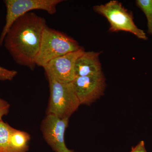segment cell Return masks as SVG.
I'll use <instances>...</instances> for the list:
<instances>
[{"label": "cell", "mask_w": 152, "mask_h": 152, "mask_svg": "<svg viewBox=\"0 0 152 152\" xmlns=\"http://www.w3.org/2000/svg\"><path fill=\"white\" fill-rule=\"evenodd\" d=\"M47 27L45 19L32 12L23 15L14 22L4 43L17 64L34 69Z\"/></svg>", "instance_id": "obj_1"}, {"label": "cell", "mask_w": 152, "mask_h": 152, "mask_svg": "<svg viewBox=\"0 0 152 152\" xmlns=\"http://www.w3.org/2000/svg\"><path fill=\"white\" fill-rule=\"evenodd\" d=\"M93 9L108 21L110 24L109 31L110 32L124 31L132 33L140 39H148L145 32L139 28L134 23L132 12L125 8L118 1L112 0L105 4L95 6Z\"/></svg>", "instance_id": "obj_3"}, {"label": "cell", "mask_w": 152, "mask_h": 152, "mask_svg": "<svg viewBox=\"0 0 152 152\" xmlns=\"http://www.w3.org/2000/svg\"><path fill=\"white\" fill-rule=\"evenodd\" d=\"M63 0H5L6 22L0 35V47L14 22L21 16L34 10H42L50 15L56 12L57 6Z\"/></svg>", "instance_id": "obj_5"}, {"label": "cell", "mask_w": 152, "mask_h": 152, "mask_svg": "<svg viewBox=\"0 0 152 152\" xmlns=\"http://www.w3.org/2000/svg\"><path fill=\"white\" fill-rule=\"evenodd\" d=\"M80 104H89L103 94L105 80L103 74L76 77L72 82Z\"/></svg>", "instance_id": "obj_8"}, {"label": "cell", "mask_w": 152, "mask_h": 152, "mask_svg": "<svg viewBox=\"0 0 152 152\" xmlns=\"http://www.w3.org/2000/svg\"><path fill=\"white\" fill-rule=\"evenodd\" d=\"M136 5L145 14L147 20V32L152 36V0H137Z\"/></svg>", "instance_id": "obj_12"}, {"label": "cell", "mask_w": 152, "mask_h": 152, "mask_svg": "<svg viewBox=\"0 0 152 152\" xmlns=\"http://www.w3.org/2000/svg\"><path fill=\"white\" fill-rule=\"evenodd\" d=\"M10 107V104L0 98V121H2V117L9 113Z\"/></svg>", "instance_id": "obj_14"}, {"label": "cell", "mask_w": 152, "mask_h": 152, "mask_svg": "<svg viewBox=\"0 0 152 152\" xmlns=\"http://www.w3.org/2000/svg\"><path fill=\"white\" fill-rule=\"evenodd\" d=\"M130 152H147L143 141H141L135 147H133Z\"/></svg>", "instance_id": "obj_15"}, {"label": "cell", "mask_w": 152, "mask_h": 152, "mask_svg": "<svg viewBox=\"0 0 152 152\" xmlns=\"http://www.w3.org/2000/svg\"><path fill=\"white\" fill-rule=\"evenodd\" d=\"M13 129L3 121H0V152H8L10 139Z\"/></svg>", "instance_id": "obj_11"}, {"label": "cell", "mask_w": 152, "mask_h": 152, "mask_svg": "<svg viewBox=\"0 0 152 152\" xmlns=\"http://www.w3.org/2000/svg\"><path fill=\"white\" fill-rule=\"evenodd\" d=\"M100 54L99 52H85L80 56L75 66V77L102 73Z\"/></svg>", "instance_id": "obj_9"}, {"label": "cell", "mask_w": 152, "mask_h": 152, "mask_svg": "<svg viewBox=\"0 0 152 152\" xmlns=\"http://www.w3.org/2000/svg\"><path fill=\"white\" fill-rule=\"evenodd\" d=\"M50 96L47 114L69 118L80 105L72 84L48 79Z\"/></svg>", "instance_id": "obj_4"}, {"label": "cell", "mask_w": 152, "mask_h": 152, "mask_svg": "<svg viewBox=\"0 0 152 152\" xmlns=\"http://www.w3.org/2000/svg\"><path fill=\"white\" fill-rule=\"evenodd\" d=\"M18 74V72L11 70L0 66V80L11 81Z\"/></svg>", "instance_id": "obj_13"}, {"label": "cell", "mask_w": 152, "mask_h": 152, "mask_svg": "<svg viewBox=\"0 0 152 152\" xmlns=\"http://www.w3.org/2000/svg\"><path fill=\"white\" fill-rule=\"evenodd\" d=\"M30 139L28 133L14 129L10 139L8 152H26Z\"/></svg>", "instance_id": "obj_10"}, {"label": "cell", "mask_w": 152, "mask_h": 152, "mask_svg": "<svg viewBox=\"0 0 152 152\" xmlns=\"http://www.w3.org/2000/svg\"><path fill=\"white\" fill-rule=\"evenodd\" d=\"M69 119L47 114L42 123L41 129L44 138L55 152H74L67 148L65 142V132Z\"/></svg>", "instance_id": "obj_7"}, {"label": "cell", "mask_w": 152, "mask_h": 152, "mask_svg": "<svg viewBox=\"0 0 152 152\" xmlns=\"http://www.w3.org/2000/svg\"><path fill=\"white\" fill-rule=\"evenodd\" d=\"M77 41L65 34L48 27L43 34L36 65L44 67L52 60L82 49Z\"/></svg>", "instance_id": "obj_2"}, {"label": "cell", "mask_w": 152, "mask_h": 152, "mask_svg": "<svg viewBox=\"0 0 152 152\" xmlns=\"http://www.w3.org/2000/svg\"><path fill=\"white\" fill-rule=\"evenodd\" d=\"M85 52L82 48L78 50L57 57L49 62L43 67L48 79H53L61 83H72L75 78L76 61Z\"/></svg>", "instance_id": "obj_6"}]
</instances>
